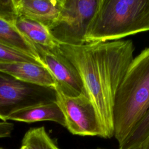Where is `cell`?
<instances>
[{"mask_svg":"<svg viewBox=\"0 0 149 149\" xmlns=\"http://www.w3.org/2000/svg\"><path fill=\"white\" fill-rule=\"evenodd\" d=\"M59 44L61 53L77 70L105 139L113 137V108L119 88L134 58L132 40Z\"/></svg>","mask_w":149,"mask_h":149,"instance_id":"cell-1","label":"cell"},{"mask_svg":"<svg viewBox=\"0 0 149 149\" xmlns=\"http://www.w3.org/2000/svg\"><path fill=\"white\" fill-rule=\"evenodd\" d=\"M149 107V46L134 57L116 97L113 137L118 146L130 135Z\"/></svg>","mask_w":149,"mask_h":149,"instance_id":"cell-2","label":"cell"},{"mask_svg":"<svg viewBox=\"0 0 149 149\" xmlns=\"http://www.w3.org/2000/svg\"><path fill=\"white\" fill-rule=\"evenodd\" d=\"M149 31V0H100L86 43L120 40Z\"/></svg>","mask_w":149,"mask_h":149,"instance_id":"cell-3","label":"cell"},{"mask_svg":"<svg viewBox=\"0 0 149 149\" xmlns=\"http://www.w3.org/2000/svg\"><path fill=\"white\" fill-rule=\"evenodd\" d=\"M100 0H63L57 22L49 29L59 44L80 45L97 11Z\"/></svg>","mask_w":149,"mask_h":149,"instance_id":"cell-4","label":"cell"},{"mask_svg":"<svg viewBox=\"0 0 149 149\" xmlns=\"http://www.w3.org/2000/svg\"><path fill=\"white\" fill-rule=\"evenodd\" d=\"M56 101V90L26 83L0 71V119L19 110Z\"/></svg>","mask_w":149,"mask_h":149,"instance_id":"cell-5","label":"cell"},{"mask_svg":"<svg viewBox=\"0 0 149 149\" xmlns=\"http://www.w3.org/2000/svg\"><path fill=\"white\" fill-rule=\"evenodd\" d=\"M56 102L63 114L65 127L70 133L105 139L94 106L84 92L72 97L56 90Z\"/></svg>","mask_w":149,"mask_h":149,"instance_id":"cell-6","label":"cell"},{"mask_svg":"<svg viewBox=\"0 0 149 149\" xmlns=\"http://www.w3.org/2000/svg\"><path fill=\"white\" fill-rule=\"evenodd\" d=\"M34 45L40 61L56 81V90L72 97L77 96L84 92L77 70L61 53L59 44L52 48Z\"/></svg>","mask_w":149,"mask_h":149,"instance_id":"cell-7","label":"cell"},{"mask_svg":"<svg viewBox=\"0 0 149 149\" xmlns=\"http://www.w3.org/2000/svg\"><path fill=\"white\" fill-rule=\"evenodd\" d=\"M19 16L36 21L48 29L58 20L63 0H14Z\"/></svg>","mask_w":149,"mask_h":149,"instance_id":"cell-8","label":"cell"},{"mask_svg":"<svg viewBox=\"0 0 149 149\" xmlns=\"http://www.w3.org/2000/svg\"><path fill=\"white\" fill-rule=\"evenodd\" d=\"M0 71L26 83L55 90L57 88V83L54 77L43 65L26 62L0 63Z\"/></svg>","mask_w":149,"mask_h":149,"instance_id":"cell-9","label":"cell"},{"mask_svg":"<svg viewBox=\"0 0 149 149\" xmlns=\"http://www.w3.org/2000/svg\"><path fill=\"white\" fill-rule=\"evenodd\" d=\"M8 120L26 123L52 121L65 127L63 114L56 101L19 110L10 115Z\"/></svg>","mask_w":149,"mask_h":149,"instance_id":"cell-10","label":"cell"},{"mask_svg":"<svg viewBox=\"0 0 149 149\" xmlns=\"http://www.w3.org/2000/svg\"><path fill=\"white\" fill-rule=\"evenodd\" d=\"M15 26L23 36L34 44L49 48L59 45L49 29L36 21L19 16Z\"/></svg>","mask_w":149,"mask_h":149,"instance_id":"cell-11","label":"cell"},{"mask_svg":"<svg viewBox=\"0 0 149 149\" xmlns=\"http://www.w3.org/2000/svg\"><path fill=\"white\" fill-rule=\"evenodd\" d=\"M0 42L30 55L40 61L34 45L23 36L15 25L1 19Z\"/></svg>","mask_w":149,"mask_h":149,"instance_id":"cell-12","label":"cell"},{"mask_svg":"<svg viewBox=\"0 0 149 149\" xmlns=\"http://www.w3.org/2000/svg\"><path fill=\"white\" fill-rule=\"evenodd\" d=\"M22 145L30 149H59L44 126L29 129L23 137Z\"/></svg>","mask_w":149,"mask_h":149,"instance_id":"cell-13","label":"cell"},{"mask_svg":"<svg viewBox=\"0 0 149 149\" xmlns=\"http://www.w3.org/2000/svg\"><path fill=\"white\" fill-rule=\"evenodd\" d=\"M149 133V107L144 115L118 149H140Z\"/></svg>","mask_w":149,"mask_h":149,"instance_id":"cell-14","label":"cell"},{"mask_svg":"<svg viewBox=\"0 0 149 149\" xmlns=\"http://www.w3.org/2000/svg\"><path fill=\"white\" fill-rule=\"evenodd\" d=\"M12 62H26L44 66L34 56L0 42V63Z\"/></svg>","mask_w":149,"mask_h":149,"instance_id":"cell-15","label":"cell"},{"mask_svg":"<svg viewBox=\"0 0 149 149\" xmlns=\"http://www.w3.org/2000/svg\"><path fill=\"white\" fill-rule=\"evenodd\" d=\"M19 15L14 0H0V19L15 25Z\"/></svg>","mask_w":149,"mask_h":149,"instance_id":"cell-16","label":"cell"},{"mask_svg":"<svg viewBox=\"0 0 149 149\" xmlns=\"http://www.w3.org/2000/svg\"><path fill=\"white\" fill-rule=\"evenodd\" d=\"M13 129V123L7 121L0 122V139L10 137Z\"/></svg>","mask_w":149,"mask_h":149,"instance_id":"cell-17","label":"cell"},{"mask_svg":"<svg viewBox=\"0 0 149 149\" xmlns=\"http://www.w3.org/2000/svg\"><path fill=\"white\" fill-rule=\"evenodd\" d=\"M140 149H149V133L143 141Z\"/></svg>","mask_w":149,"mask_h":149,"instance_id":"cell-18","label":"cell"},{"mask_svg":"<svg viewBox=\"0 0 149 149\" xmlns=\"http://www.w3.org/2000/svg\"><path fill=\"white\" fill-rule=\"evenodd\" d=\"M20 149H30V148L26 145H22Z\"/></svg>","mask_w":149,"mask_h":149,"instance_id":"cell-19","label":"cell"},{"mask_svg":"<svg viewBox=\"0 0 149 149\" xmlns=\"http://www.w3.org/2000/svg\"><path fill=\"white\" fill-rule=\"evenodd\" d=\"M96 149H107V148H97Z\"/></svg>","mask_w":149,"mask_h":149,"instance_id":"cell-20","label":"cell"},{"mask_svg":"<svg viewBox=\"0 0 149 149\" xmlns=\"http://www.w3.org/2000/svg\"><path fill=\"white\" fill-rule=\"evenodd\" d=\"M0 149H5V148H2V147H0Z\"/></svg>","mask_w":149,"mask_h":149,"instance_id":"cell-21","label":"cell"}]
</instances>
